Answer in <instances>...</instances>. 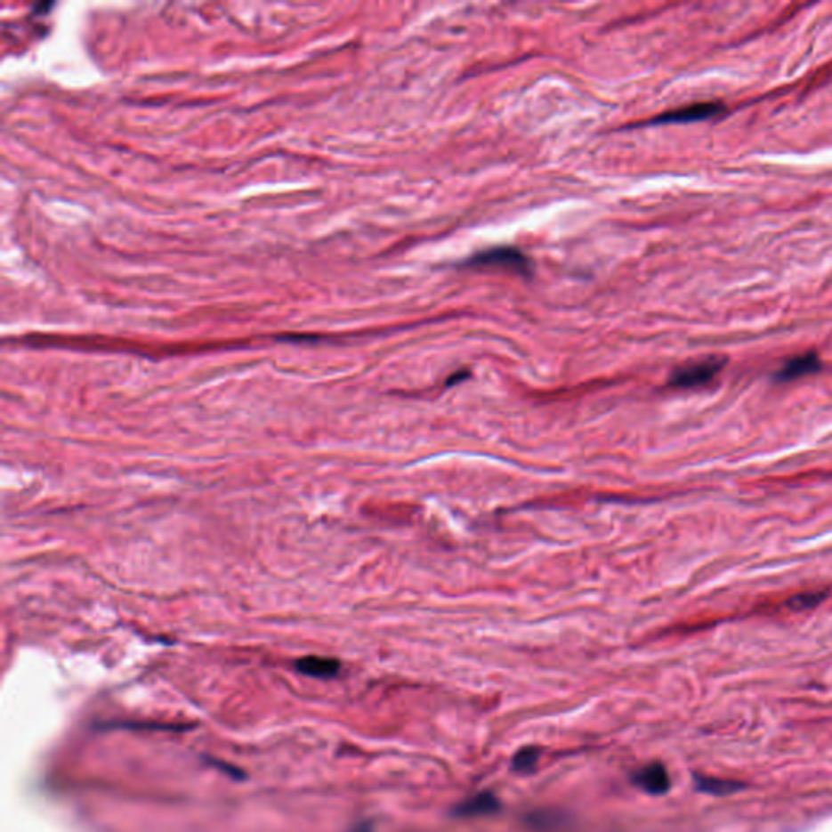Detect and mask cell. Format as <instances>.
Returning <instances> with one entry per match:
<instances>
[{"instance_id": "cell-5", "label": "cell", "mask_w": 832, "mask_h": 832, "mask_svg": "<svg viewBox=\"0 0 832 832\" xmlns=\"http://www.w3.org/2000/svg\"><path fill=\"white\" fill-rule=\"evenodd\" d=\"M820 368H821V359L816 353L795 356L790 361H787L786 366L777 373V379L782 383H788L798 377L816 373Z\"/></svg>"}, {"instance_id": "cell-8", "label": "cell", "mask_w": 832, "mask_h": 832, "mask_svg": "<svg viewBox=\"0 0 832 832\" xmlns=\"http://www.w3.org/2000/svg\"><path fill=\"white\" fill-rule=\"evenodd\" d=\"M694 782L704 794L717 795V796L735 794L743 788L739 782L723 780V779H715V777L696 776Z\"/></svg>"}, {"instance_id": "cell-4", "label": "cell", "mask_w": 832, "mask_h": 832, "mask_svg": "<svg viewBox=\"0 0 832 832\" xmlns=\"http://www.w3.org/2000/svg\"><path fill=\"white\" fill-rule=\"evenodd\" d=\"M633 782L650 795H664L670 790V776L666 769L657 763L637 771Z\"/></svg>"}, {"instance_id": "cell-10", "label": "cell", "mask_w": 832, "mask_h": 832, "mask_svg": "<svg viewBox=\"0 0 832 832\" xmlns=\"http://www.w3.org/2000/svg\"><path fill=\"white\" fill-rule=\"evenodd\" d=\"M537 761H538V751L535 748H525L515 755L513 766H514L515 771L527 772L537 764Z\"/></svg>"}, {"instance_id": "cell-3", "label": "cell", "mask_w": 832, "mask_h": 832, "mask_svg": "<svg viewBox=\"0 0 832 832\" xmlns=\"http://www.w3.org/2000/svg\"><path fill=\"white\" fill-rule=\"evenodd\" d=\"M723 111L720 103H698L660 114L649 124H686V122L704 121Z\"/></svg>"}, {"instance_id": "cell-6", "label": "cell", "mask_w": 832, "mask_h": 832, "mask_svg": "<svg viewBox=\"0 0 832 832\" xmlns=\"http://www.w3.org/2000/svg\"><path fill=\"white\" fill-rule=\"evenodd\" d=\"M301 674L316 676V678H334L340 672V662L335 658L328 657H318V655H309L301 658L296 664Z\"/></svg>"}, {"instance_id": "cell-9", "label": "cell", "mask_w": 832, "mask_h": 832, "mask_svg": "<svg viewBox=\"0 0 832 832\" xmlns=\"http://www.w3.org/2000/svg\"><path fill=\"white\" fill-rule=\"evenodd\" d=\"M824 599H826V594H824V592H806V594H800V595H796L794 599L788 600V608H792V610H806V608H813L816 607V605H820Z\"/></svg>"}, {"instance_id": "cell-1", "label": "cell", "mask_w": 832, "mask_h": 832, "mask_svg": "<svg viewBox=\"0 0 832 832\" xmlns=\"http://www.w3.org/2000/svg\"><path fill=\"white\" fill-rule=\"evenodd\" d=\"M465 267H496L521 275L524 279H530L533 275V263L529 255H525L521 249L503 246V247H491L468 257Z\"/></svg>"}, {"instance_id": "cell-7", "label": "cell", "mask_w": 832, "mask_h": 832, "mask_svg": "<svg viewBox=\"0 0 832 832\" xmlns=\"http://www.w3.org/2000/svg\"><path fill=\"white\" fill-rule=\"evenodd\" d=\"M497 810H499V802H497L495 795L483 792V794L475 795V796L468 798L467 802L458 804L457 808H456V814L464 816V818H472V816L495 813Z\"/></svg>"}, {"instance_id": "cell-2", "label": "cell", "mask_w": 832, "mask_h": 832, "mask_svg": "<svg viewBox=\"0 0 832 832\" xmlns=\"http://www.w3.org/2000/svg\"><path fill=\"white\" fill-rule=\"evenodd\" d=\"M725 366L723 358H706L691 365L683 366L670 377V385L676 389H694L711 383Z\"/></svg>"}]
</instances>
